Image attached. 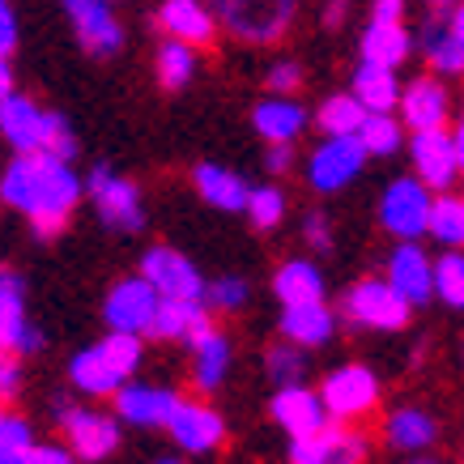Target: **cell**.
Masks as SVG:
<instances>
[{"instance_id": "cell-34", "label": "cell", "mask_w": 464, "mask_h": 464, "mask_svg": "<svg viewBox=\"0 0 464 464\" xmlns=\"http://www.w3.org/2000/svg\"><path fill=\"white\" fill-rule=\"evenodd\" d=\"M388 439L401 451H422L435 439V418L422 413V409H396L388 418Z\"/></svg>"}, {"instance_id": "cell-10", "label": "cell", "mask_w": 464, "mask_h": 464, "mask_svg": "<svg viewBox=\"0 0 464 464\" xmlns=\"http://www.w3.org/2000/svg\"><path fill=\"white\" fill-rule=\"evenodd\" d=\"M158 307H162V295L154 290L150 277H124L107 295V324L115 333H137L141 337V333L154 328Z\"/></svg>"}, {"instance_id": "cell-44", "label": "cell", "mask_w": 464, "mask_h": 464, "mask_svg": "<svg viewBox=\"0 0 464 464\" xmlns=\"http://www.w3.org/2000/svg\"><path fill=\"white\" fill-rule=\"evenodd\" d=\"M17 47V17H14V5L0 0V56L9 60Z\"/></svg>"}, {"instance_id": "cell-13", "label": "cell", "mask_w": 464, "mask_h": 464, "mask_svg": "<svg viewBox=\"0 0 464 464\" xmlns=\"http://www.w3.org/2000/svg\"><path fill=\"white\" fill-rule=\"evenodd\" d=\"M320 396L333 418H358L366 409H375L380 401V380L366 366H341L320 383Z\"/></svg>"}, {"instance_id": "cell-56", "label": "cell", "mask_w": 464, "mask_h": 464, "mask_svg": "<svg viewBox=\"0 0 464 464\" xmlns=\"http://www.w3.org/2000/svg\"><path fill=\"white\" fill-rule=\"evenodd\" d=\"M460 200H464V197H460Z\"/></svg>"}, {"instance_id": "cell-9", "label": "cell", "mask_w": 464, "mask_h": 464, "mask_svg": "<svg viewBox=\"0 0 464 464\" xmlns=\"http://www.w3.org/2000/svg\"><path fill=\"white\" fill-rule=\"evenodd\" d=\"M52 413H56V422L64 426L72 451H77L85 464L107 460V456L120 448V426H115V418L90 413V409H82V405H64V401H60Z\"/></svg>"}, {"instance_id": "cell-4", "label": "cell", "mask_w": 464, "mask_h": 464, "mask_svg": "<svg viewBox=\"0 0 464 464\" xmlns=\"http://www.w3.org/2000/svg\"><path fill=\"white\" fill-rule=\"evenodd\" d=\"M341 315L350 324H362V328H380V333H401L413 315V303L401 298L392 290V282H380V277H366L345 295L341 303Z\"/></svg>"}, {"instance_id": "cell-45", "label": "cell", "mask_w": 464, "mask_h": 464, "mask_svg": "<svg viewBox=\"0 0 464 464\" xmlns=\"http://www.w3.org/2000/svg\"><path fill=\"white\" fill-rule=\"evenodd\" d=\"M303 235H307V243L315 252H328V247H333V235H328V218H324V213H307Z\"/></svg>"}, {"instance_id": "cell-42", "label": "cell", "mask_w": 464, "mask_h": 464, "mask_svg": "<svg viewBox=\"0 0 464 464\" xmlns=\"http://www.w3.org/2000/svg\"><path fill=\"white\" fill-rule=\"evenodd\" d=\"M205 303L209 307H222V311H235L247 303V282L243 277H218V282H209V290H205Z\"/></svg>"}, {"instance_id": "cell-54", "label": "cell", "mask_w": 464, "mask_h": 464, "mask_svg": "<svg viewBox=\"0 0 464 464\" xmlns=\"http://www.w3.org/2000/svg\"><path fill=\"white\" fill-rule=\"evenodd\" d=\"M158 464H179V460H158Z\"/></svg>"}, {"instance_id": "cell-6", "label": "cell", "mask_w": 464, "mask_h": 464, "mask_svg": "<svg viewBox=\"0 0 464 464\" xmlns=\"http://www.w3.org/2000/svg\"><path fill=\"white\" fill-rule=\"evenodd\" d=\"M85 192L94 200L99 218L111 230H124V235H137L145 226V209H141V192L128 179H120L111 167H94L85 175Z\"/></svg>"}, {"instance_id": "cell-1", "label": "cell", "mask_w": 464, "mask_h": 464, "mask_svg": "<svg viewBox=\"0 0 464 464\" xmlns=\"http://www.w3.org/2000/svg\"><path fill=\"white\" fill-rule=\"evenodd\" d=\"M0 197L17 213H26L39 239H52L69 226L82 200V175L56 154H14L0 175Z\"/></svg>"}, {"instance_id": "cell-25", "label": "cell", "mask_w": 464, "mask_h": 464, "mask_svg": "<svg viewBox=\"0 0 464 464\" xmlns=\"http://www.w3.org/2000/svg\"><path fill=\"white\" fill-rule=\"evenodd\" d=\"M366 64H383V69H401L413 52V34L405 30V22H371L358 39Z\"/></svg>"}, {"instance_id": "cell-11", "label": "cell", "mask_w": 464, "mask_h": 464, "mask_svg": "<svg viewBox=\"0 0 464 464\" xmlns=\"http://www.w3.org/2000/svg\"><path fill=\"white\" fill-rule=\"evenodd\" d=\"M409 158H413V170L426 188L435 192H448L456 175H460V154H456V132L448 128H426V132H413L409 141Z\"/></svg>"}, {"instance_id": "cell-5", "label": "cell", "mask_w": 464, "mask_h": 464, "mask_svg": "<svg viewBox=\"0 0 464 464\" xmlns=\"http://www.w3.org/2000/svg\"><path fill=\"white\" fill-rule=\"evenodd\" d=\"M435 188H426L418 175H401L388 183V192L380 200V222L383 230H392L396 239H418L422 230H430V213H435Z\"/></svg>"}, {"instance_id": "cell-52", "label": "cell", "mask_w": 464, "mask_h": 464, "mask_svg": "<svg viewBox=\"0 0 464 464\" xmlns=\"http://www.w3.org/2000/svg\"><path fill=\"white\" fill-rule=\"evenodd\" d=\"M456 154H460V175H464V115H460V124H456Z\"/></svg>"}, {"instance_id": "cell-38", "label": "cell", "mask_w": 464, "mask_h": 464, "mask_svg": "<svg viewBox=\"0 0 464 464\" xmlns=\"http://www.w3.org/2000/svg\"><path fill=\"white\" fill-rule=\"evenodd\" d=\"M435 295L448 307H464V252L451 247L448 256L435 260Z\"/></svg>"}, {"instance_id": "cell-48", "label": "cell", "mask_w": 464, "mask_h": 464, "mask_svg": "<svg viewBox=\"0 0 464 464\" xmlns=\"http://www.w3.org/2000/svg\"><path fill=\"white\" fill-rule=\"evenodd\" d=\"M371 22H405V0H371Z\"/></svg>"}, {"instance_id": "cell-22", "label": "cell", "mask_w": 464, "mask_h": 464, "mask_svg": "<svg viewBox=\"0 0 464 464\" xmlns=\"http://www.w3.org/2000/svg\"><path fill=\"white\" fill-rule=\"evenodd\" d=\"M192 183H197V192L205 197V205H213V209L247 213L252 188H247V179H243V175H235V170L218 167V162H200V167L192 170Z\"/></svg>"}, {"instance_id": "cell-14", "label": "cell", "mask_w": 464, "mask_h": 464, "mask_svg": "<svg viewBox=\"0 0 464 464\" xmlns=\"http://www.w3.org/2000/svg\"><path fill=\"white\" fill-rule=\"evenodd\" d=\"M273 418L290 439H307L320 435L333 413H328L320 392H311L303 383H290V388H277V396H273Z\"/></svg>"}, {"instance_id": "cell-49", "label": "cell", "mask_w": 464, "mask_h": 464, "mask_svg": "<svg viewBox=\"0 0 464 464\" xmlns=\"http://www.w3.org/2000/svg\"><path fill=\"white\" fill-rule=\"evenodd\" d=\"M0 392H5V396H14V392H17V366H14V362L0 366Z\"/></svg>"}, {"instance_id": "cell-43", "label": "cell", "mask_w": 464, "mask_h": 464, "mask_svg": "<svg viewBox=\"0 0 464 464\" xmlns=\"http://www.w3.org/2000/svg\"><path fill=\"white\" fill-rule=\"evenodd\" d=\"M265 82H268V90H273V94H285V99H290L298 85H303V69H298L295 60H277V64L268 69Z\"/></svg>"}, {"instance_id": "cell-8", "label": "cell", "mask_w": 464, "mask_h": 464, "mask_svg": "<svg viewBox=\"0 0 464 464\" xmlns=\"http://www.w3.org/2000/svg\"><path fill=\"white\" fill-rule=\"evenodd\" d=\"M141 277H150L162 298H179V303H205V290H209L197 265L175 247H150L141 260Z\"/></svg>"}, {"instance_id": "cell-32", "label": "cell", "mask_w": 464, "mask_h": 464, "mask_svg": "<svg viewBox=\"0 0 464 464\" xmlns=\"http://www.w3.org/2000/svg\"><path fill=\"white\" fill-rule=\"evenodd\" d=\"M192 350H197V388L200 392H218V383L226 380V366H230V341L222 333H209Z\"/></svg>"}, {"instance_id": "cell-51", "label": "cell", "mask_w": 464, "mask_h": 464, "mask_svg": "<svg viewBox=\"0 0 464 464\" xmlns=\"http://www.w3.org/2000/svg\"><path fill=\"white\" fill-rule=\"evenodd\" d=\"M448 22H451V30H456V34L464 39V0L456 5V9H451V14H448Z\"/></svg>"}, {"instance_id": "cell-16", "label": "cell", "mask_w": 464, "mask_h": 464, "mask_svg": "<svg viewBox=\"0 0 464 464\" xmlns=\"http://www.w3.org/2000/svg\"><path fill=\"white\" fill-rule=\"evenodd\" d=\"M158 26L167 30V39H183L192 47H205L218 34V14L209 9V0H162L158 5Z\"/></svg>"}, {"instance_id": "cell-55", "label": "cell", "mask_w": 464, "mask_h": 464, "mask_svg": "<svg viewBox=\"0 0 464 464\" xmlns=\"http://www.w3.org/2000/svg\"><path fill=\"white\" fill-rule=\"evenodd\" d=\"M413 464H430V460H413Z\"/></svg>"}, {"instance_id": "cell-24", "label": "cell", "mask_w": 464, "mask_h": 464, "mask_svg": "<svg viewBox=\"0 0 464 464\" xmlns=\"http://www.w3.org/2000/svg\"><path fill=\"white\" fill-rule=\"evenodd\" d=\"M333 328H337V320H333V311L324 307V298L282 307V333H285V341H295V345H303V350H320L324 341L333 337Z\"/></svg>"}, {"instance_id": "cell-15", "label": "cell", "mask_w": 464, "mask_h": 464, "mask_svg": "<svg viewBox=\"0 0 464 464\" xmlns=\"http://www.w3.org/2000/svg\"><path fill=\"white\" fill-rule=\"evenodd\" d=\"M362 439L345 426H324L320 435L290 439V464H362Z\"/></svg>"}, {"instance_id": "cell-47", "label": "cell", "mask_w": 464, "mask_h": 464, "mask_svg": "<svg viewBox=\"0 0 464 464\" xmlns=\"http://www.w3.org/2000/svg\"><path fill=\"white\" fill-rule=\"evenodd\" d=\"M265 167H268V175H285V170L295 167V145H268Z\"/></svg>"}, {"instance_id": "cell-53", "label": "cell", "mask_w": 464, "mask_h": 464, "mask_svg": "<svg viewBox=\"0 0 464 464\" xmlns=\"http://www.w3.org/2000/svg\"><path fill=\"white\" fill-rule=\"evenodd\" d=\"M426 5H430V9H435V14H451V9H456V5H460V0H426Z\"/></svg>"}, {"instance_id": "cell-17", "label": "cell", "mask_w": 464, "mask_h": 464, "mask_svg": "<svg viewBox=\"0 0 464 464\" xmlns=\"http://www.w3.org/2000/svg\"><path fill=\"white\" fill-rule=\"evenodd\" d=\"M388 282L401 298H409L413 307H422L426 298L435 295V265L426 260V252L413 239H405L388 256Z\"/></svg>"}, {"instance_id": "cell-20", "label": "cell", "mask_w": 464, "mask_h": 464, "mask_svg": "<svg viewBox=\"0 0 464 464\" xmlns=\"http://www.w3.org/2000/svg\"><path fill=\"white\" fill-rule=\"evenodd\" d=\"M448 111H451V99H448V90H443V82H435V77H418L401 94V120L413 132L443 128L448 124Z\"/></svg>"}, {"instance_id": "cell-28", "label": "cell", "mask_w": 464, "mask_h": 464, "mask_svg": "<svg viewBox=\"0 0 464 464\" xmlns=\"http://www.w3.org/2000/svg\"><path fill=\"white\" fill-rule=\"evenodd\" d=\"M422 56L430 60V69L443 77H460L464 72V39L451 30V22L430 17L422 26Z\"/></svg>"}, {"instance_id": "cell-3", "label": "cell", "mask_w": 464, "mask_h": 464, "mask_svg": "<svg viewBox=\"0 0 464 464\" xmlns=\"http://www.w3.org/2000/svg\"><path fill=\"white\" fill-rule=\"evenodd\" d=\"M298 5L303 0H209L218 22L243 43H277L295 22Z\"/></svg>"}, {"instance_id": "cell-39", "label": "cell", "mask_w": 464, "mask_h": 464, "mask_svg": "<svg viewBox=\"0 0 464 464\" xmlns=\"http://www.w3.org/2000/svg\"><path fill=\"white\" fill-rule=\"evenodd\" d=\"M268 375L277 388H290V383L303 380V345L285 341V345H273L268 350Z\"/></svg>"}, {"instance_id": "cell-50", "label": "cell", "mask_w": 464, "mask_h": 464, "mask_svg": "<svg viewBox=\"0 0 464 464\" xmlns=\"http://www.w3.org/2000/svg\"><path fill=\"white\" fill-rule=\"evenodd\" d=\"M341 17H345V0H328V9H324V26H341Z\"/></svg>"}, {"instance_id": "cell-46", "label": "cell", "mask_w": 464, "mask_h": 464, "mask_svg": "<svg viewBox=\"0 0 464 464\" xmlns=\"http://www.w3.org/2000/svg\"><path fill=\"white\" fill-rule=\"evenodd\" d=\"M30 464H77V451H64L60 443H39Z\"/></svg>"}, {"instance_id": "cell-40", "label": "cell", "mask_w": 464, "mask_h": 464, "mask_svg": "<svg viewBox=\"0 0 464 464\" xmlns=\"http://www.w3.org/2000/svg\"><path fill=\"white\" fill-rule=\"evenodd\" d=\"M247 218H252L256 230H273V226L285 218V197L277 188H252V200H247Z\"/></svg>"}, {"instance_id": "cell-41", "label": "cell", "mask_w": 464, "mask_h": 464, "mask_svg": "<svg viewBox=\"0 0 464 464\" xmlns=\"http://www.w3.org/2000/svg\"><path fill=\"white\" fill-rule=\"evenodd\" d=\"M99 345L107 350V358H111L124 375H132V371L141 366V337H137V333H115V328H111Z\"/></svg>"}, {"instance_id": "cell-36", "label": "cell", "mask_w": 464, "mask_h": 464, "mask_svg": "<svg viewBox=\"0 0 464 464\" xmlns=\"http://www.w3.org/2000/svg\"><path fill=\"white\" fill-rule=\"evenodd\" d=\"M34 435H30V422L17 418V413H5L0 418V464H30L34 456Z\"/></svg>"}, {"instance_id": "cell-18", "label": "cell", "mask_w": 464, "mask_h": 464, "mask_svg": "<svg viewBox=\"0 0 464 464\" xmlns=\"http://www.w3.org/2000/svg\"><path fill=\"white\" fill-rule=\"evenodd\" d=\"M183 401L170 388H145V383H124L115 392V413L132 426H170L175 409Z\"/></svg>"}, {"instance_id": "cell-19", "label": "cell", "mask_w": 464, "mask_h": 464, "mask_svg": "<svg viewBox=\"0 0 464 464\" xmlns=\"http://www.w3.org/2000/svg\"><path fill=\"white\" fill-rule=\"evenodd\" d=\"M213 333V320H209V303H179V298H162V307L154 315V328L150 337L158 341H188L197 345L200 337Z\"/></svg>"}, {"instance_id": "cell-35", "label": "cell", "mask_w": 464, "mask_h": 464, "mask_svg": "<svg viewBox=\"0 0 464 464\" xmlns=\"http://www.w3.org/2000/svg\"><path fill=\"white\" fill-rule=\"evenodd\" d=\"M362 145L371 158H392L396 150H401V141H405V132H401V120H396L392 111H371L362 124Z\"/></svg>"}, {"instance_id": "cell-33", "label": "cell", "mask_w": 464, "mask_h": 464, "mask_svg": "<svg viewBox=\"0 0 464 464\" xmlns=\"http://www.w3.org/2000/svg\"><path fill=\"white\" fill-rule=\"evenodd\" d=\"M158 82L167 85V90H183V85L192 82V72H197V47L183 39H167L158 47Z\"/></svg>"}, {"instance_id": "cell-23", "label": "cell", "mask_w": 464, "mask_h": 464, "mask_svg": "<svg viewBox=\"0 0 464 464\" xmlns=\"http://www.w3.org/2000/svg\"><path fill=\"white\" fill-rule=\"evenodd\" d=\"M252 128L268 145H295V137L307 128V107L295 99H285V94H273V99L256 102Z\"/></svg>"}, {"instance_id": "cell-21", "label": "cell", "mask_w": 464, "mask_h": 464, "mask_svg": "<svg viewBox=\"0 0 464 464\" xmlns=\"http://www.w3.org/2000/svg\"><path fill=\"white\" fill-rule=\"evenodd\" d=\"M167 430L175 435V443H179L183 451H213L226 435V422L218 418V409L183 401V405L175 409V418H170Z\"/></svg>"}, {"instance_id": "cell-27", "label": "cell", "mask_w": 464, "mask_h": 464, "mask_svg": "<svg viewBox=\"0 0 464 464\" xmlns=\"http://www.w3.org/2000/svg\"><path fill=\"white\" fill-rule=\"evenodd\" d=\"M353 94L362 99L366 111H401V82H396V69H383V64H358L353 69Z\"/></svg>"}, {"instance_id": "cell-7", "label": "cell", "mask_w": 464, "mask_h": 464, "mask_svg": "<svg viewBox=\"0 0 464 464\" xmlns=\"http://www.w3.org/2000/svg\"><path fill=\"white\" fill-rule=\"evenodd\" d=\"M366 158L371 154L362 137H324V145H315V154L307 158V183L315 192H341L350 179H358Z\"/></svg>"}, {"instance_id": "cell-29", "label": "cell", "mask_w": 464, "mask_h": 464, "mask_svg": "<svg viewBox=\"0 0 464 464\" xmlns=\"http://www.w3.org/2000/svg\"><path fill=\"white\" fill-rule=\"evenodd\" d=\"M30 333L26 324V282L17 273H0V345L17 353L22 337Z\"/></svg>"}, {"instance_id": "cell-12", "label": "cell", "mask_w": 464, "mask_h": 464, "mask_svg": "<svg viewBox=\"0 0 464 464\" xmlns=\"http://www.w3.org/2000/svg\"><path fill=\"white\" fill-rule=\"evenodd\" d=\"M72 22V34L90 56H115L124 47V30L115 22L111 0H60Z\"/></svg>"}, {"instance_id": "cell-37", "label": "cell", "mask_w": 464, "mask_h": 464, "mask_svg": "<svg viewBox=\"0 0 464 464\" xmlns=\"http://www.w3.org/2000/svg\"><path fill=\"white\" fill-rule=\"evenodd\" d=\"M426 235H435L443 247H460L464 243V200L456 197H435V213H430V230Z\"/></svg>"}, {"instance_id": "cell-2", "label": "cell", "mask_w": 464, "mask_h": 464, "mask_svg": "<svg viewBox=\"0 0 464 464\" xmlns=\"http://www.w3.org/2000/svg\"><path fill=\"white\" fill-rule=\"evenodd\" d=\"M0 132L14 145V154H56L64 162L77 158V137L60 111H43L26 94H0Z\"/></svg>"}, {"instance_id": "cell-26", "label": "cell", "mask_w": 464, "mask_h": 464, "mask_svg": "<svg viewBox=\"0 0 464 464\" xmlns=\"http://www.w3.org/2000/svg\"><path fill=\"white\" fill-rule=\"evenodd\" d=\"M69 375H72V383L82 388V392H90V396H115L120 388H124V371L107 358V350L102 345H90V350H82L77 358L69 362Z\"/></svg>"}, {"instance_id": "cell-31", "label": "cell", "mask_w": 464, "mask_h": 464, "mask_svg": "<svg viewBox=\"0 0 464 464\" xmlns=\"http://www.w3.org/2000/svg\"><path fill=\"white\" fill-rule=\"evenodd\" d=\"M366 107H362V99L358 94H333V99H324L320 102V132L324 137H358L362 132V124H366Z\"/></svg>"}, {"instance_id": "cell-30", "label": "cell", "mask_w": 464, "mask_h": 464, "mask_svg": "<svg viewBox=\"0 0 464 464\" xmlns=\"http://www.w3.org/2000/svg\"><path fill=\"white\" fill-rule=\"evenodd\" d=\"M273 295L282 298V307H290V303H315V298H324L320 268L311 265V260H285V265L277 268V277H273Z\"/></svg>"}]
</instances>
